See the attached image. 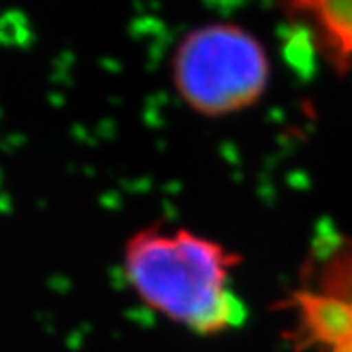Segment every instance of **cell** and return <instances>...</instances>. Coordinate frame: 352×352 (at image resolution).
Here are the masks:
<instances>
[{
    "mask_svg": "<svg viewBox=\"0 0 352 352\" xmlns=\"http://www.w3.org/2000/svg\"><path fill=\"white\" fill-rule=\"evenodd\" d=\"M300 329L305 342L319 344L327 352H352V298L337 292H300Z\"/></svg>",
    "mask_w": 352,
    "mask_h": 352,
    "instance_id": "cell-3",
    "label": "cell"
},
{
    "mask_svg": "<svg viewBox=\"0 0 352 352\" xmlns=\"http://www.w3.org/2000/svg\"><path fill=\"white\" fill-rule=\"evenodd\" d=\"M302 8L314 14L340 57H352V2H305Z\"/></svg>",
    "mask_w": 352,
    "mask_h": 352,
    "instance_id": "cell-4",
    "label": "cell"
},
{
    "mask_svg": "<svg viewBox=\"0 0 352 352\" xmlns=\"http://www.w3.org/2000/svg\"><path fill=\"white\" fill-rule=\"evenodd\" d=\"M173 78L180 98L201 116L241 112L264 94L270 61L264 45L235 24H206L178 43Z\"/></svg>",
    "mask_w": 352,
    "mask_h": 352,
    "instance_id": "cell-2",
    "label": "cell"
},
{
    "mask_svg": "<svg viewBox=\"0 0 352 352\" xmlns=\"http://www.w3.org/2000/svg\"><path fill=\"white\" fill-rule=\"evenodd\" d=\"M239 254L188 229L147 227L124 247V272L139 300L198 335L239 329L247 307L231 289Z\"/></svg>",
    "mask_w": 352,
    "mask_h": 352,
    "instance_id": "cell-1",
    "label": "cell"
}]
</instances>
